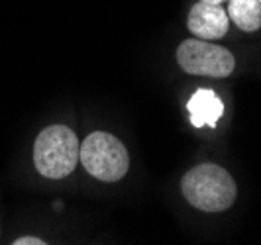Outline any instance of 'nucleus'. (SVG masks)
Segmentation results:
<instances>
[{
  "label": "nucleus",
  "mask_w": 261,
  "mask_h": 245,
  "mask_svg": "<svg viewBox=\"0 0 261 245\" xmlns=\"http://www.w3.org/2000/svg\"><path fill=\"white\" fill-rule=\"evenodd\" d=\"M181 190L189 204L204 212H222L234 204L236 182L226 169L214 163L193 167L181 181Z\"/></svg>",
  "instance_id": "nucleus-1"
},
{
  "label": "nucleus",
  "mask_w": 261,
  "mask_h": 245,
  "mask_svg": "<svg viewBox=\"0 0 261 245\" xmlns=\"http://www.w3.org/2000/svg\"><path fill=\"white\" fill-rule=\"evenodd\" d=\"M228 18L244 32H257L261 28L259 0H230Z\"/></svg>",
  "instance_id": "nucleus-7"
},
{
  "label": "nucleus",
  "mask_w": 261,
  "mask_h": 245,
  "mask_svg": "<svg viewBox=\"0 0 261 245\" xmlns=\"http://www.w3.org/2000/svg\"><path fill=\"white\" fill-rule=\"evenodd\" d=\"M198 2H206V4H222L226 0H198Z\"/></svg>",
  "instance_id": "nucleus-9"
},
{
  "label": "nucleus",
  "mask_w": 261,
  "mask_h": 245,
  "mask_svg": "<svg viewBox=\"0 0 261 245\" xmlns=\"http://www.w3.org/2000/svg\"><path fill=\"white\" fill-rule=\"evenodd\" d=\"M45 241L43 239H39V237H20V239H16L14 245H43Z\"/></svg>",
  "instance_id": "nucleus-8"
},
{
  "label": "nucleus",
  "mask_w": 261,
  "mask_h": 245,
  "mask_svg": "<svg viewBox=\"0 0 261 245\" xmlns=\"http://www.w3.org/2000/svg\"><path fill=\"white\" fill-rule=\"evenodd\" d=\"M79 140L67 126L41 129L34 145V165L45 179H65L79 163Z\"/></svg>",
  "instance_id": "nucleus-2"
},
{
  "label": "nucleus",
  "mask_w": 261,
  "mask_h": 245,
  "mask_svg": "<svg viewBox=\"0 0 261 245\" xmlns=\"http://www.w3.org/2000/svg\"><path fill=\"white\" fill-rule=\"evenodd\" d=\"M259 2H261V0H259Z\"/></svg>",
  "instance_id": "nucleus-10"
},
{
  "label": "nucleus",
  "mask_w": 261,
  "mask_h": 245,
  "mask_svg": "<svg viewBox=\"0 0 261 245\" xmlns=\"http://www.w3.org/2000/svg\"><path fill=\"white\" fill-rule=\"evenodd\" d=\"M187 26L191 30V34L196 38L218 39L226 36L228 26H230V18H228V12L220 4L198 2L189 12Z\"/></svg>",
  "instance_id": "nucleus-5"
},
{
  "label": "nucleus",
  "mask_w": 261,
  "mask_h": 245,
  "mask_svg": "<svg viewBox=\"0 0 261 245\" xmlns=\"http://www.w3.org/2000/svg\"><path fill=\"white\" fill-rule=\"evenodd\" d=\"M187 110L191 114V124L195 128H202V126L216 128L218 120L224 114V102L214 91L198 89L187 102Z\"/></svg>",
  "instance_id": "nucleus-6"
},
{
  "label": "nucleus",
  "mask_w": 261,
  "mask_h": 245,
  "mask_svg": "<svg viewBox=\"0 0 261 245\" xmlns=\"http://www.w3.org/2000/svg\"><path fill=\"white\" fill-rule=\"evenodd\" d=\"M79 161L87 173L105 182L120 181L130 167V155L122 142L106 131L91 133L79 147Z\"/></svg>",
  "instance_id": "nucleus-3"
},
{
  "label": "nucleus",
  "mask_w": 261,
  "mask_h": 245,
  "mask_svg": "<svg viewBox=\"0 0 261 245\" xmlns=\"http://www.w3.org/2000/svg\"><path fill=\"white\" fill-rule=\"evenodd\" d=\"M177 61L185 73L202 77H230L236 67L234 55L226 47L204 39H187L177 49Z\"/></svg>",
  "instance_id": "nucleus-4"
}]
</instances>
